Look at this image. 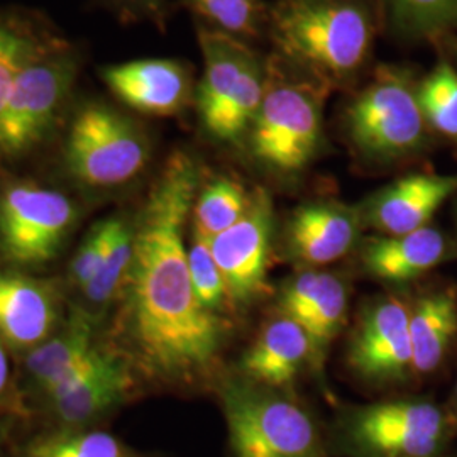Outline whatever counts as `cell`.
Here are the masks:
<instances>
[{
    "mask_svg": "<svg viewBox=\"0 0 457 457\" xmlns=\"http://www.w3.org/2000/svg\"><path fill=\"white\" fill-rule=\"evenodd\" d=\"M200 188V170L173 153L153 183L134 228L120 330L141 370L173 383L207 375L219 358L224 322L196 298L185 226Z\"/></svg>",
    "mask_w": 457,
    "mask_h": 457,
    "instance_id": "obj_1",
    "label": "cell"
},
{
    "mask_svg": "<svg viewBox=\"0 0 457 457\" xmlns=\"http://www.w3.org/2000/svg\"><path fill=\"white\" fill-rule=\"evenodd\" d=\"M271 31L279 51L326 88L358 77L375 37L370 11L354 0H279Z\"/></svg>",
    "mask_w": 457,
    "mask_h": 457,
    "instance_id": "obj_2",
    "label": "cell"
},
{
    "mask_svg": "<svg viewBox=\"0 0 457 457\" xmlns=\"http://www.w3.org/2000/svg\"><path fill=\"white\" fill-rule=\"evenodd\" d=\"M151 146L143 126L111 102L77 98L66 119L62 166L66 177L92 194L115 192L137 180Z\"/></svg>",
    "mask_w": 457,
    "mask_h": 457,
    "instance_id": "obj_3",
    "label": "cell"
},
{
    "mask_svg": "<svg viewBox=\"0 0 457 457\" xmlns=\"http://www.w3.org/2000/svg\"><path fill=\"white\" fill-rule=\"evenodd\" d=\"M82 51L68 39L26 66L0 109V162H19L58 131L77 100Z\"/></svg>",
    "mask_w": 457,
    "mask_h": 457,
    "instance_id": "obj_4",
    "label": "cell"
},
{
    "mask_svg": "<svg viewBox=\"0 0 457 457\" xmlns=\"http://www.w3.org/2000/svg\"><path fill=\"white\" fill-rule=\"evenodd\" d=\"M198 43L204 56L195 92L200 126L219 143H239L260 112L270 83L268 68L239 37L200 28Z\"/></svg>",
    "mask_w": 457,
    "mask_h": 457,
    "instance_id": "obj_5",
    "label": "cell"
},
{
    "mask_svg": "<svg viewBox=\"0 0 457 457\" xmlns=\"http://www.w3.org/2000/svg\"><path fill=\"white\" fill-rule=\"evenodd\" d=\"M417 88L410 71L385 65L351 102L345 131L364 158L392 162L422 146L427 122Z\"/></svg>",
    "mask_w": 457,
    "mask_h": 457,
    "instance_id": "obj_6",
    "label": "cell"
},
{
    "mask_svg": "<svg viewBox=\"0 0 457 457\" xmlns=\"http://www.w3.org/2000/svg\"><path fill=\"white\" fill-rule=\"evenodd\" d=\"M320 83H268L260 112L247 132L253 156L278 173H298L311 163L322 139Z\"/></svg>",
    "mask_w": 457,
    "mask_h": 457,
    "instance_id": "obj_7",
    "label": "cell"
},
{
    "mask_svg": "<svg viewBox=\"0 0 457 457\" xmlns=\"http://www.w3.org/2000/svg\"><path fill=\"white\" fill-rule=\"evenodd\" d=\"M224 415L234 457H326L309 413L287 398L230 385Z\"/></svg>",
    "mask_w": 457,
    "mask_h": 457,
    "instance_id": "obj_8",
    "label": "cell"
},
{
    "mask_svg": "<svg viewBox=\"0 0 457 457\" xmlns=\"http://www.w3.org/2000/svg\"><path fill=\"white\" fill-rule=\"evenodd\" d=\"M75 200L28 180L0 187V251L19 266L53 262L77 224Z\"/></svg>",
    "mask_w": 457,
    "mask_h": 457,
    "instance_id": "obj_9",
    "label": "cell"
},
{
    "mask_svg": "<svg viewBox=\"0 0 457 457\" xmlns=\"http://www.w3.org/2000/svg\"><path fill=\"white\" fill-rule=\"evenodd\" d=\"M132 375L124 360L97 347L73 373L45 395L53 428H88L117 409L132 390Z\"/></svg>",
    "mask_w": 457,
    "mask_h": 457,
    "instance_id": "obj_10",
    "label": "cell"
},
{
    "mask_svg": "<svg viewBox=\"0 0 457 457\" xmlns=\"http://www.w3.org/2000/svg\"><path fill=\"white\" fill-rule=\"evenodd\" d=\"M273 228V202L258 188L239 222L211 241L230 300L247 303L266 288V270Z\"/></svg>",
    "mask_w": 457,
    "mask_h": 457,
    "instance_id": "obj_11",
    "label": "cell"
},
{
    "mask_svg": "<svg viewBox=\"0 0 457 457\" xmlns=\"http://www.w3.org/2000/svg\"><path fill=\"white\" fill-rule=\"evenodd\" d=\"M100 80L119 102L139 114L170 117L180 114L195 102L192 70L171 58L102 66Z\"/></svg>",
    "mask_w": 457,
    "mask_h": 457,
    "instance_id": "obj_12",
    "label": "cell"
},
{
    "mask_svg": "<svg viewBox=\"0 0 457 457\" xmlns=\"http://www.w3.org/2000/svg\"><path fill=\"white\" fill-rule=\"evenodd\" d=\"M354 437L379 456L430 457L441 449L444 417L424 402L378 403L356 417Z\"/></svg>",
    "mask_w": 457,
    "mask_h": 457,
    "instance_id": "obj_13",
    "label": "cell"
},
{
    "mask_svg": "<svg viewBox=\"0 0 457 457\" xmlns=\"http://www.w3.org/2000/svg\"><path fill=\"white\" fill-rule=\"evenodd\" d=\"M410 313L398 300L376 305L361 324L351 349V368L368 379L403 378L411 368Z\"/></svg>",
    "mask_w": 457,
    "mask_h": 457,
    "instance_id": "obj_14",
    "label": "cell"
},
{
    "mask_svg": "<svg viewBox=\"0 0 457 457\" xmlns=\"http://www.w3.org/2000/svg\"><path fill=\"white\" fill-rule=\"evenodd\" d=\"M457 192V175L415 173L393 181L368 204V220L388 236L427 228L442 204Z\"/></svg>",
    "mask_w": 457,
    "mask_h": 457,
    "instance_id": "obj_15",
    "label": "cell"
},
{
    "mask_svg": "<svg viewBox=\"0 0 457 457\" xmlns=\"http://www.w3.org/2000/svg\"><path fill=\"white\" fill-rule=\"evenodd\" d=\"M60 317L58 296L48 283L0 271V336L14 347L48 339Z\"/></svg>",
    "mask_w": 457,
    "mask_h": 457,
    "instance_id": "obj_16",
    "label": "cell"
},
{
    "mask_svg": "<svg viewBox=\"0 0 457 457\" xmlns=\"http://www.w3.org/2000/svg\"><path fill=\"white\" fill-rule=\"evenodd\" d=\"M290 245L295 254L311 264H326L344 256L358 236L353 211L334 202H312L292 215Z\"/></svg>",
    "mask_w": 457,
    "mask_h": 457,
    "instance_id": "obj_17",
    "label": "cell"
},
{
    "mask_svg": "<svg viewBox=\"0 0 457 457\" xmlns=\"http://www.w3.org/2000/svg\"><path fill=\"white\" fill-rule=\"evenodd\" d=\"M66 41L53 22L29 9L0 7V109L19 73Z\"/></svg>",
    "mask_w": 457,
    "mask_h": 457,
    "instance_id": "obj_18",
    "label": "cell"
},
{
    "mask_svg": "<svg viewBox=\"0 0 457 457\" xmlns=\"http://www.w3.org/2000/svg\"><path fill=\"white\" fill-rule=\"evenodd\" d=\"M311 353V339L303 327L283 317L262 330V337L245 353L243 370L258 383L285 386Z\"/></svg>",
    "mask_w": 457,
    "mask_h": 457,
    "instance_id": "obj_19",
    "label": "cell"
},
{
    "mask_svg": "<svg viewBox=\"0 0 457 457\" xmlns=\"http://www.w3.org/2000/svg\"><path fill=\"white\" fill-rule=\"evenodd\" d=\"M445 241L436 228H424L375 239L364 247L362 262L376 278L405 281L422 275L441 262Z\"/></svg>",
    "mask_w": 457,
    "mask_h": 457,
    "instance_id": "obj_20",
    "label": "cell"
},
{
    "mask_svg": "<svg viewBox=\"0 0 457 457\" xmlns=\"http://www.w3.org/2000/svg\"><path fill=\"white\" fill-rule=\"evenodd\" d=\"M94 330V320L85 312H75L58 336L34 349L26 370L39 392H51L94 354L98 347Z\"/></svg>",
    "mask_w": 457,
    "mask_h": 457,
    "instance_id": "obj_21",
    "label": "cell"
},
{
    "mask_svg": "<svg viewBox=\"0 0 457 457\" xmlns=\"http://www.w3.org/2000/svg\"><path fill=\"white\" fill-rule=\"evenodd\" d=\"M411 368L434 371L457 334V302L451 292L428 295L410 313Z\"/></svg>",
    "mask_w": 457,
    "mask_h": 457,
    "instance_id": "obj_22",
    "label": "cell"
},
{
    "mask_svg": "<svg viewBox=\"0 0 457 457\" xmlns=\"http://www.w3.org/2000/svg\"><path fill=\"white\" fill-rule=\"evenodd\" d=\"M22 457H143L105 430L51 428L19 449Z\"/></svg>",
    "mask_w": 457,
    "mask_h": 457,
    "instance_id": "obj_23",
    "label": "cell"
},
{
    "mask_svg": "<svg viewBox=\"0 0 457 457\" xmlns=\"http://www.w3.org/2000/svg\"><path fill=\"white\" fill-rule=\"evenodd\" d=\"M251 195L239 181L217 177L198 188L194 204V234L212 239L241 220Z\"/></svg>",
    "mask_w": 457,
    "mask_h": 457,
    "instance_id": "obj_24",
    "label": "cell"
},
{
    "mask_svg": "<svg viewBox=\"0 0 457 457\" xmlns=\"http://www.w3.org/2000/svg\"><path fill=\"white\" fill-rule=\"evenodd\" d=\"M347 311V294L339 278L322 273L319 292L309 309L303 312L298 326L303 327L311 339L312 351L322 353L343 326Z\"/></svg>",
    "mask_w": 457,
    "mask_h": 457,
    "instance_id": "obj_25",
    "label": "cell"
},
{
    "mask_svg": "<svg viewBox=\"0 0 457 457\" xmlns=\"http://www.w3.org/2000/svg\"><path fill=\"white\" fill-rule=\"evenodd\" d=\"M393 28L410 37H424L457 28V0H383Z\"/></svg>",
    "mask_w": 457,
    "mask_h": 457,
    "instance_id": "obj_26",
    "label": "cell"
},
{
    "mask_svg": "<svg viewBox=\"0 0 457 457\" xmlns=\"http://www.w3.org/2000/svg\"><path fill=\"white\" fill-rule=\"evenodd\" d=\"M425 122L457 139V71L449 63L436 66L417 88Z\"/></svg>",
    "mask_w": 457,
    "mask_h": 457,
    "instance_id": "obj_27",
    "label": "cell"
},
{
    "mask_svg": "<svg viewBox=\"0 0 457 457\" xmlns=\"http://www.w3.org/2000/svg\"><path fill=\"white\" fill-rule=\"evenodd\" d=\"M134 247V228L122 217H115L114 232L104 262L94 279L83 288L92 303L109 302L119 287L124 285L128 270L131 266Z\"/></svg>",
    "mask_w": 457,
    "mask_h": 457,
    "instance_id": "obj_28",
    "label": "cell"
},
{
    "mask_svg": "<svg viewBox=\"0 0 457 457\" xmlns=\"http://www.w3.org/2000/svg\"><path fill=\"white\" fill-rule=\"evenodd\" d=\"M185 4L215 31L234 37H251L260 33L262 11L258 0H185Z\"/></svg>",
    "mask_w": 457,
    "mask_h": 457,
    "instance_id": "obj_29",
    "label": "cell"
},
{
    "mask_svg": "<svg viewBox=\"0 0 457 457\" xmlns=\"http://www.w3.org/2000/svg\"><path fill=\"white\" fill-rule=\"evenodd\" d=\"M188 266L198 302L207 311L219 309L228 296V290L207 237L194 234V241L188 249Z\"/></svg>",
    "mask_w": 457,
    "mask_h": 457,
    "instance_id": "obj_30",
    "label": "cell"
},
{
    "mask_svg": "<svg viewBox=\"0 0 457 457\" xmlns=\"http://www.w3.org/2000/svg\"><path fill=\"white\" fill-rule=\"evenodd\" d=\"M115 217L97 222L71 262V278L77 287L85 288L100 270L114 232Z\"/></svg>",
    "mask_w": 457,
    "mask_h": 457,
    "instance_id": "obj_31",
    "label": "cell"
},
{
    "mask_svg": "<svg viewBox=\"0 0 457 457\" xmlns=\"http://www.w3.org/2000/svg\"><path fill=\"white\" fill-rule=\"evenodd\" d=\"M320 279L322 273L309 271L295 278L287 287L285 294L281 296V309L287 319H292L294 322L300 320V317L309 309V305L319 292Z\"/></svg>",
    "mask_w": 457,
    "mask_h": 457,
    "instance_id": "obj_32",
    "label": "cell"
},
{
    "mask_svg": "<svg viewBox=\"0 0 457 457\" xmlns=\"http://www.w3.org/2000/svg\"><path fill=\"white\" fill-rule=\"evenodd\" d=\"M120 16L153 17L163 11L164 0H107Z\"/></svg>",
    "mask_w": 457,
    "mask_h": 457,
    "instance_id": "obj_33",
    "label": "cell"
},
{
    "mask_svg": "<svg viewBox=\"0 0 457 457\" xmlns=\"http://www.w3.org/2000/svg\"><path fill=\"white\" fill-rule=\"evenodd\" d=\"M7 381H9V361H7V356L2 349V345H0V395L5 390Z\"/></svg>",
    "mask_w": 457,
    "mask_h": 457,
    "instance_id": "obj_34",
    "label": "cell"
},
{
    "mask_svg": "<svg viewBox=\"0 0 457 457\" xmlns=\"http://www.w3.org/2000/svg\"><path fill=\"white\" fill-rule=\"evenodd\" d=\"M11 436V428H9V422L0 420V449H4L7 445V439Z\"/></svg>",
    "mask_w": 457,
    "mask_h": 457,
    "instance_id": "obj_35",
    "label": "cell"
},
{
    "mask_svg": "<svg viewBox=\"0 0 457 457\" xmlns=\"http://www.w3.org/2000/svg\"><path fill=\"white\" fill-rule=\"evenodd\" d=\"M0 457H19V451L16 454H9V453H5V447H4V449H0Z\"/></svg>",
    "mask_w": 457,
    "mask_h": 457,
    "instance_id": "obj_36",
    "label": "cell"
}]
</instances>
